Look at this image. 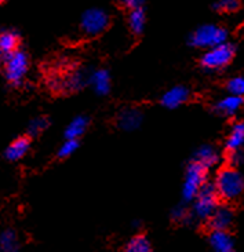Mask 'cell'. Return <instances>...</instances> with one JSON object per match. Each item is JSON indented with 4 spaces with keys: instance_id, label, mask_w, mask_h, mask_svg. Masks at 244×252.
Listing matches in <instances>:
<instances>
[{
    "instance_id": "cell-20",
    "label": "cell",
    "mask_w": 244,
    "mask_h": 252,
    "mask_svg": "<svg viewBox=\"0 0 244 252\" xmlns=\"http://www.w3.org/2000/svg\"><path fill=\"white\" fill-rule=\"evenodd\" d=\"M0 247H1V252H20V243L17 239V234L13 230H6L1 233Z\"/></svg>"
},
{
    "instance_id": "cell-11",
    "label": "cell",
    "mask_w": 244,
    "mask_h": 252,
    "mask_svg": "<svg viewBox=\"0 0 244 252\" xmlns=\"http://www.w3.org/2000/svg\"><path fill=\"white\" fill-rule=\"evenodd\" d=\"M142 123V113L138 109H124L117 117L119 127L124 131H134Z\"/></svg>"
},
{
    "instance_id": "cell-24",
    "label": "cell",
    "mask_w": 244,
    "mask_h": 252,
    "mask_svg": "<svg viewBox=\"0 0 244 252\" xmlns=\"http://www.w3.org/2000/svg\"><path fill=\"white\" fill-rule=\"evenodd\" d=\"M47 119H44V117H37V119H34V120L29 123V126H28V131H29V134L36 135V134H40L43 129L47 128Z\"/></svg>"
},
{
    "instance_id": "cell-22",
    "label": "cell",
    "mask_w": 244,
    "mask_h": 252,
    "mask_svg": "<svg viewBox=\"0 0 244 252\" xmlns=\"http://www.w3.org/2000/svg\"><path fill=\"white\" fill-rule=\"evenodd\" d=\"M226 87L232 95L244 98V76H238V77L231 79L226 84Z\"/></svg>"
},
{
    "instance_id": "cell-25",
    "label": "cell",
    "mask_w": 244,
    "mask_h": 252,
    "mask_svg": "<svg viewBox=\"0 0 244 252\" xmlns=\"http://www.w3.org/2000/svg\"><path fill=\"white\" fill-rule=\"evenodd\" d=\"M239 6H240L239 0H218L217 3L214 4V7L217 8L218 11H224V13L236 11Z\"/></svg>"
},
{
    "instance_id": "cell-8",
    "label": "cell",
    "mask_w": 244,
    "mask_h": 252,
    "mask_svg": "<svg viewBox=\"0 0 244 252\" xmlns=\"http://www.w3.org/2000/svg\"><path fill=\"white\" fill-rule=\"evenodd\" d=\"M235 214L232 211L231 207L228 205H219L215 212L212 214V217L209 219V225L212 229V232H228V229L233 223Z\"/></svg>"
},
{
    "instance_id": "cell-16",
    "label": "cell",
    "mask_w": 244,
    "mask_h": 252,
    "mask_svg": "<svg viewBox=\"0 0 244 252\" xmlns=\"http://www.w3.org/2000/svg\"><path fill=\"white\" fill-rule=\"evenodd\" d=\"M90 83H91L95 93L100 95L108 94L109 90H110V77H109V73L105 69L94 70L90 75Z\"/></svg>"
},
{
    "instance_id": "cell-9",
    "label": "cell",
    "mask_w": 244,
    "mask_h": 252,
    "mask_svg": "<svg viewBox=\"0 0 244 252\" xmlns=\"http://www.w3.org/2000/svg\"><path fill=\"white\" fill-rule=\"evenodd\" d=\"M210 246L214 252H236L235 241L228 232H211Z\"/></svg>"
},
{
    "instance_id": "cell-2",
    "label": "cell",
    "mask_w": 244,
    "mask_h": 252,
    "mask_svg": "<svg viewBox=\"0 0 244 252\" xmlns=\"http://www.w3.org/2000/svg\"><path fill=\"white\" fill-rule=\"evenodd\" d=\"M218 196L215 186L210 184L204 185V188L193 200V217L199 220H209L215 212L219 204H218Z\"/></svg>"
},
{
    "instance_id": "cell-27",
    "label": "cell",
    "mask_w": 244,
    "mask_h": 252,
    "mask_svg": "<svg viewBox=\"0 0 244 252\" xmlns=\"http://www.w3.org/2000/svg\"><path fill=\"white\" fill-rule=\"evenodd\" d=\"M189 212L186 211L185 208H175L174 211H173V218L176 219V220H186V219L189 218Z\"/></svg>"
},
{
    "instance_id": "cell-17",
    "label": "cell",
    "mask_w": 244,
    "mask_h": 252,
    "mask_svg": "<svg viewBox=\"0 0 244 252\" xmlns=\"http://www.w3.org/2000/svg\"><path fill=\"white\" fill-rule=\"evenodd\" d=\"M18 47V34L14 31H4L0 34V51L1 54L8 55L17 51Z\"/></svg>"
},
{
    "instance_id": "cell-28",
    "label": "cell",
    "mask_w": 244,
    "mask_h": 252,
    "mask_svg": "<svg viewBox=\"0 0 244 252\" xmlns=\"http://www.w3.org/2000/svg\"><path fill=\"white\" fill-rule=\"evenodd\" d=\"M119 1H120L124 7H127V8L137 10V8H141V4H142L143 0H119Z\"/></svg>"
},
{
    "instance_id": "cell-14",
    "label": "cell",
    "mask_w": 244,
    "mask_h": 252,
    "mask_svg": "<svg viewBox=\"0 0 244 252\" xmlns=\"http://www.w3.org/2000/svg\"><path fill=\"white\" fill-rule=\"evenodd\" d=\"M193 161H196L200 165H203L206 170H209V168H212V167L217 165L218 161H219V155L212 146L204 145V146L197 149Z\"/></svg>"
},
{
    "instance_id": "cell-10",
    "label": "cell",
    "mask_w": 244,
    "mask_h": 252,
    "mask_svg": "<svg viewBox=\"0 0 244 252\" xmlns=\"http://www.w3.org/2000/svg\"><path fill=\"white\" fill-rule=\"evenodd\" d=\"M188 98H189L188 90L185 87H181V86H176V87H173L171 90H169L162 96V103L169 109H175L178 106H181L182 103L186 102Z\"/></svg>"
},
{
    "instance_id": "cell-26",
    "label": "cell",
    "mask_w": 244,
    "mask_h": 252,
    "mask_svg": "<svg viewBox=\"0 0 244 252\" xmlns=\"http://www.w3.org/2000/svg\"><path fill=\"white\" fill-rule=\"evenodd\" d=\"M87 82H90V76L87 77V76H84L83 73L79 72V73H76V75L69 77L67 86L70 87V89H80V87H83Z\"/></svg>"
},
{
    "instance_id": "cell-5",
    "label": "cell",
    "mask_w": 244,
    "mask_h": 252,
    "mask_svg": "<svg viewBox=\"0 0 244 252\" xmlns=\"http://www.w3.org/2000/svg\"><path fill=\"white\" fill-rule=\"evenodd\" d=\"M28 72V58L20 50L4 57V76L13 86H20Z\"/></svg>"
},
{
    "instance_id": "cell-23",
    "label": "cell",
    "mask_w": 244,
    "mask_h": 252,
    "mask_svg": "<svg viewBox=\"0 0 244 252\" xmlns=\"http://www.w3.org/2000/svg\"><path fill=\"white\" fill-rule=\"evenodd\" d=\"M79 148V142L76 139H67L65 142L62 143L61 148L58 150V156L64 158V157H69L70 155H73L76 149Z\"/></svg>"
},
{
    "instance_id": "cell-30",
    "label": "cell",
    "mask_w": 244,
    "mask_h": 252,
    "mask_svg": "<svg viewBox=\"0 0 244 252\" xmlns=\"http://www.w3.org/2000/svg\"><path fill=\"white\" fill-rule=\"evenodd\" d=\"M1 1H4V0H1Z\"/></svg>"
},
{
    "instance_id": "cell-4",
    "label": "cell",
    "mask_w": 244,
    "mask_h": 252,
    "mask_svg": "<svg viewBox=\"0 0 244 252\" xmlns=\"http://www.w3.org/2000/svg\"><path fill=\"white\" fill-rule=\"evenodd\" d=\"M228 32L217 25L199 27L190 36V44L200 48H212L226 43Z\"/></svg>"
},
{
    "instance_id": "cell-18",
    "label": "cell",
    "mask_w": 244,
    "mask_h": 252,
    "mask_svg": "<svg viewBox=\"0 0 244 252\" xmlns=\"http://www.w3.org/2000/svg\"><path fill=\"white\" fill-rule=\"evenodd\" d=\"M87 124L88 122L86 117L79 116L76 117V119H73V120L69 123L67 129H65V138H67V139H76V141H77V138L83 135L84 131L87 129Z\"/></svg>"
},
{
    "instance_id": "cell-21",
    "label": "cell",
    "mask_w": 244,
    "mask_h": 252,
    "mask_svg": "<svg viewBox=\"0 0 244 252\" xmlns=\"http://www.w3.org/2000/svg\"><path fill=\"white\" fill-rule=\"evenodd\" d=\"M129 25L136 34H139L145 28V13L142 8L131 10L129 17Z\"/></svg>"
},
{
    "instance_id": "cell-19",
    "label": "cell",
    "mask_w": 244,
    "mask_h": 252,
    "mask_svg": "<svg viewBox=\"0 0 244 252\" xmlns=\"http://www.w3.org/2000/svg\"><path fill=\"white\" fill-rule=\"evenodd\" d=\"M124 252H152V246L145 236L137 234L126 244Z\"/></svg>"
},
{
    "instance_id": "cell-15",
    "label": "cell",
    "mask_w": 244,
    "mask_h": 252,
    "mask_svg": "<svg viewBox=\"0 0 244 252\" xmlns=\"http://www.w3.org/2000/svg\"><path fill=\"white\" fill-rule=\"evenodd\" d=\"M28 150H29V139L25 136H21L7 146L4 156L10 161H17L27 155Z\"/></svg>"
},
{
    "instance_id": "cell-7",
    "label": "cell",
    "mask_w": 244,
    "mask_h": 252,
    "mask_svg": "<svg viewBox=\"0 0 244 252\" xmlns=\"http://www.w3.org/2000/svg\"><path fill=\"white\" fill-rule=\"evenodd\" d=\"M109 25V17L101 8H90L81 15L80 28L87 36L101 34Z\"/></svg>"
},
{
    "instance_id": "cell-12",
    "label": "cell",
    "mask_w": 244,
    "mask_h": 252,
    "mask_svg": "<svg viewBox=\"0 0 244 252\" xmlns=\"http://www.w3.org/2000/svg\"><path fill=\"white\" fill-rule=\"evenodd\" d=\"M244 145V123L239 122L232 126L231 131L228 134L226 142H225V148L229 153H235V152H240Z\"/></svg>"
},
{
    "instance_id": "cell-1",
    "label": "cell",
    "mask_w": 244,
    "mask_h": 252,
    "mask_svg": "<svg viewBox=\"0 0 244 252\" xmlns=\"http://www.w3.org/2000/svg\"><path fill=\"white\" fill-rule=\"evenodd\" d=\"M214 186L219 198L225 201H232L240 197V194L243 193L244 179L238 170L229 167L218 172Z\"/></svg>"
},
{
    "instance_id": "cell-29",
    "label": "cell",
    "mask_w": 244,
    "mask_h": 252,
    "mask_svg": "<svg viewBox=\"0 0 244 252\" xmlns=\"http://www.w3.org/2000/svg\"><path fill=\"white\" fill-rule=\"evenodd\" d=\"M242 161V155L240 152H235V153H231V164L233 165H238Z\"/></svg>"
},
{
    "instance_id": "cell-6",
    "label": "cell",
    "mask_w": 244,
    "mask_h": 252,
    "mask_svg": "<svg viewBox=\"0 0 244 252\" xmlns=\"http://www.w3.org/2000/svg\"><path fill=\"white\" fill-rule=\"evenodd\" d=\"M235 55V48L229 43H224L209 48L202 57V66L209 70H218L229 65Z\"/></svg>"
},
{
    "instance_id": "cell-3",
    "label": "cell",
    "mask_w": 244,
    "mask_h": 252,
    "mask_svg": "<svg viewBox=\"0 0 244 252\" xmlns=\"http://www.w3.org/2000/svg\"><path fill=\"white\" fill-rule=\"evenodd\" d=\"M207 179V170L196 161H192L185 172V181L182 186V197L186 201L195 200L200 190L204 188Z\"/></svg>"
},
{
    "instance_id": "cell-13",
    "label": "cell",
    "mask_w": 244,
    "mask_h": 252,
    "mask_svg": "<svg viewBox=\"0 0 244 252\" xmlns=\"http://www.w3.org/2000/svg\"><path fill=\"white\" fill-rule=\"evenodd\" d=\"M243 98L229 94L228 96L222 98L221 101H218L215 105V110L222 116H235L239 110L243 106Z\"/></svg>"
}]
</instances>
